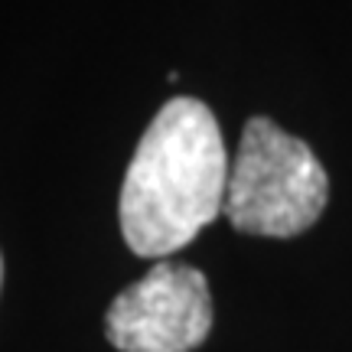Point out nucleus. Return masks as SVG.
Here are the masks:
<instances>
[{"mask_svg": "<svg viewBox=\"0 0 352 352\" xmlns=\"http://www.w3.org/2000/svg\"><path fill=\"white\" fill-rule=\"evenodd\" d=\"M232 160L215 114L196 98H170L144 131L121 186V232L140 258L186 248L226 212Z\"/></svg>", "mask_w": 352, "mask_h": 352, "instance_id": "nucleus-1", "label": "nucleus"}, {"mask_svg": "<svg viewBox=\"0 0 352 352\" xmlns=\"http://www.w3.org/2000/svg\"><path fill=\"white\" fill-rule=\"evenodd\" d=\"M0 277H3V261H0Z\"/></svg>", "mask_w": 352, "mask_h": 352, "instance_id": "nucleus-4", "label": "nucleus"}, {"mask_svg": "<svg viewBox=\"0 0 352 352\" xmlns=\"http://www.w3.org/2000/svg\"><path fill=\"white\" fill-rule=\"evenodd\" d=\"M209 329V284L202 271L179 261L153 264L104 314L108 342L121 352H192L206 342Z\"/></svg>", "mask_w": 352, "mask_h": 352, "instance_id": "nucleus-3", "label": "nucleus"}, {"mask_svg": "<svg viewBox=\"0 0 352 352\" xmlns=\"http://www.w3.org/2000/svg\"><path fill=\"white\" fill-rule=\"evenodd\" d=\"M329 176L316 153L267 118H252L232 157L226 215L241 235L290 239L323 215Z\"/></svg>", "mask_w": 352, "mask_h": 352, "instance_id": "nucleus-2", "label": "nucleus"}]
</instances>
